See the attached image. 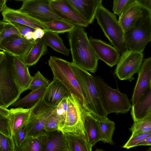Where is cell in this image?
<instances>
[{
    "instance_id": "f5cc1de1",
    "label": "cell",
    "mask_w": 151,
    "mask_h": 151,
    "mask_svg": "<svg viewBox=\"0 0 151 151\" xmlns=\"http://www.w3.org/2000/svg\"><path fill=\"white\" fill-rule=\"evenodd\" d=\"M1 140H0V151H1Z\"/></svg>"
},
{
    "instance_id": "816d5d0a",
    "label": "cell",
    "mask_w": 151,
    "mask_h": 151,
    "mask_svg": "<svg viewBox=\"0 0 151 151\" xmlns=\"http://www.w3.org/2000/svg\"><path fill=\"white\" fill-rule=\"evenodd\" d=\"M15 0L18 1H22L23 2L26 0Z\"/></svg>"
},
{
    "instance_id": "3957f363",
    "label": "cell",
    "mask_w": 151,
    "mask_h": 151,
    "mask_svg": "<svg viewBox=\"0 0 151 151\" xmlns=\"http://www.w3.org/2000/svg\"><path fill=\"white\" fill-rule=\"evenodd\" d=\"M0 64V107L7 109L22 93L15 81L12 55L7 52Z\"/></svg>"
},
{
    "instance_id": "7402d4cb",
    "label": "cell",
    "mask_w": 151,
    "mask_h": 151,
    "mask_svg": "<svg viewBox=\"0 0 151 151\" xmlns=\"http://www.w3.org/2000/svg\"><path fill=\"white\" fill-rule=\"evenodd\" d=\"M70 93L67 88L59 81L53 78L47 87L43 97L48 104L57 106L63 98Z\"/></svg>"
},
{
    "instance_id": "5bb4252c",
    "label": "cell",
    "mask_w": 151,
    "mask_h": 151,
    "mask_svg": "<svg viewBox=\"0 0 151 151\" xmlns=\"http://www.w3.org/2000/svg\"><path fill=\"white\" fill-rule=\"evenodd\" d=\"M138 73V77L131 101L135 104L150 87H151V58L144 60Z\"/></svg>"
},
{
    "instance_id": "60d3db41",
    "label": "cell",
    "mask_w": 151,
    "mask_h": 151,
    "mask_svg": "<svg viewBox=\"0 0 151 151\" xmlns=\"http://www.w3.org/2000/svg\"><path fill=\"white\" fill-rule=\"evenodd\" d=\"M25 125L20 128L13 135L16 148L21 145L25 138Z\"/></svg>"
},
{
    "instance_id": "b9f144b4",
    "label": "cell",
    "mask_w": 151,
    "mask_h": 151,
    "mask_svg": "<svg viewBox=\"0 0 151 151\" xmlns=\"http://www.w3.org/2000/svg\"><path fill=\"white\" fill-rule=\"evenodd\" d=\"M10 23L14 26L17 29L20 34L23 36H24L29 32H34L35 29L28 26L18 23L14 22H11Z\"/></svg>"
},
{
    "instance_id": "277c9868",
    "label": "cell",
    "mask_w": 151,
    "mask_h": 151,
    "mask_svg": "<svg viewBox=\"0 0 151 151\" xmlns=\"http://www.w3.org/2000/svg\"><path fill=\"white\" fill-rule=\"evenodd\" d=\"M95 18L106 37L119 52L122 54L127 51L125 33L115 14L101 4L97 10Z\"/></svg>"
},
{
    "instance_id": "f546056e",
    "label": "cell",
    "mask_w": 151,
    "mask_h": 151,
    "mask_svg": "<svg viewBox=\"0 0 151 151\" xmlns=\"http://www.w3.org/2000/svg\"><path fill=\"white\" fill-rule=\"evenodd\" d=\"M42 136L25 138L21 145L16 148L15 151H42Z\"/></svg>"
},
{
    "instance_id": "2e32d148",
    "label": "cell",
    "mask_w": 151,
    "mask_h": 151,
    "mask_svg": "<svg viewBox=\"0 0 151 151\" xmlns=\"http://www.w3.org/2000/svg\"><path fill=\"white\" fill-rule=\"evenodd\" d=\"M1 12L3 20L5 21L22 24L35 29L40 28L45 31L48 30V28L44 23L19 10L9 8L6 5Z\"/></svg>"
},
{
    "instance_id": "ac0fdd59",
    "label": "cell",
    "mask_w": 151,
    "mask_h": 151,
    "mask_svg": "<svg viewBox=\"0 0 151 151\" xmlns=\"http://www.w3.org/2000/svg\"><path fill=\"white\" fill-rule=\"evenodd\" d=\"M13 70L15 81L22 93L29 90L32 78L28 67L23 59L12 55Z\"/></svg>"
},
{
    "instance_id": "c3c4849f",
    "label": "cell",
    "mask_w": 151,
    "mask_h": 151,
    "mask_svg": "<svg viewBox=\"0 0 151 151\" xmlns=\"http://www.w3.org/2000/svg\"><path fill=\"white\" fill-rule=\"evenodd\" d=\"M5 0H0V13L2 12L6 5Z\"/></svg>"
},
{
    "instance_id": "f35d334b",
    "label": "cell",
    "mask_w": 151,
    "mask_h": 151,
    "mask_svg": "<svg viewBox=\"0 0 151 151\" xmlns=\"http://www.w3.org/2000/svg\"><path fill=\"white\" fill-rule=\"evenodd\" d=\"M14 35H21L16 28L10 23L4 28L0 35V43L5 38Z\"/></svg>"
},
{
    "instance_id": "484cf974",
    "label": "cell",
    "mask_w": 151,
    "mask_h": 151,
    "mask_svg": "<svg viewBox=\"0 0 151 151\" xmlns=\"http://www.w3.org/2000/svg\"><path fill=\"white\" fill-rule=\"evenodd\" d=\"M42 38L47 46L50 47L55 51L66 56L69 55L70 49L64 45L63 40L58 34L46 31Z\"/></svg>"
},
{
    "instance_id": "603a6c76",
    "label": "cell",
    "mask_w": 151,
    "mask_h": 151,
    "mask_svg": "<svg viewBox=\"0 0 151 151\" xmlns=\"http://www.w3.org/2000/svg\"><path fill=\"white\" fill-rule=\"evenodd\" d=\"M30 108L16 107L9 109L7 116L12 136L20 128L26 125Z\"/></svg>"
},
{
    "instance_id": "4fadbf2b",
    "label": "cell",
    "mask_w": 151,
    "mask_h": 151,
    "mask_svg": "<svg viewBox=\"0 0 151 151\" xmlns=\"http://www.w3.org/2000/svg\"><path fill=\"white\" fill-rule=\"evenodd\" d=\"M50 4L55 13L63 19L84 27L89 24L67 0H51Z\"/></svg>"
},
{
    "instance_id": "44dd1931",
    "label": "cell",
    "mask_w": 151,
    "mask_h": 151,
    "mask_svg": "<svg viewBox=\"0 0 151 151\" xmlns=\"http://www.w3.org/2000/svg\"><path fill=\"white\" fill-rule=\"evenodd\" d=\"M131 108V114L134 122L151 117V87Z\"/></svg>"
},
{
    "instance_id": "ab89813d",
    "label": "cell",
    "mask_w": 151,
    "mask_h": 151,
    "mask_svg": "<svg viewBox=\"0 0 151 151\" xmlns=\"http://www.w3.org/2000/svg\"><path fill=\"white\" fill-rule=\"evenodd\" d=\"M0 132L6 136L13 137L7 116L0 113Z\"/></svg>"
},
{
    "instance_id": "7bdbcfd3",
    "label": "cell",
    "mask_w": 151,
    "mask_h": 151,
    "mask_svg": "<svg viewBox=\"0 0 151 151\" xmlns=\"http://www.w3.org/2000/svg\"><path fill=\"white\" fill-rule=\"evenodd\" d=\"M136 2L144 9L151 12V0H136Z\"/></svg>"
},
{
    "instance_id": "ba28073f",
    "label": "cell",
    "mask_w": 151,
    "mask_h": 151,
    "mask_svg": "<svg viewBox=\"0 0 151 151\" xmlns=\"http://www.w3.org/2000/svg\"><path fill=\"white\" fill-rule=\"evenodd\" d=\"M128 50L142 52L151 40V12L147 10L128 31L125 33Z\"/></svg>"
},
{
    "instance_id": "1f68e13d",
    "label": "cell",
    "mask_w": 151,
    "mask_h": 151,
    "mask_svg": "<svg viewBox=\"0 0 151 151\" xmlns=\"http://www.w3.org/2000/svg\"><path fill=\"white\" fill-rule=\"evenodd\" d=\"M129 130L132 134L145 133L151 131V117L134 122Z\"/></svg>"
},
{
    "instance_id": "ee69618b",
    "label": "cell",
    "mask_w": 151,
    "mask_h": 151,
    "mask_svg": "<svg viewBox=\"0 0 151 151\" xmlns=\"http://www.w3.org/2000/svg\"><path fill=\"white\" fill-rule=\"evenodd\" d=\"M45 30L40 28L35 29L33 32L32 39L36 40L38 39L42 38L44 35Z\"/></svg>"
},
{
    "instance_id": "8d00e7d4",
    "label": "cell",
    "mask_w": 151,
    "mask_h": 151,
    "mask_svg": "<svg viewBox=\"0 0 151 151\" xmlns=\"http://www.w3.org/2000/svg\"><path fill=\"white\" fill-rule=\"evenodd\" d=\"M136 2V0H113L114 13L119 16L127 9Z\"/></svg>"
},
{
    "instance_id": "db71d44e",
    "label": "cell",
    "mask_w": 151,
    "mask_h": 151,
    "mask_svg": "<svg viewBox=\"0 0 151 151\" xmlns=\"http://www.w3.org/2000/svg\"><path fill=\"white\" fill-rule=\"evenodd\" d=\"M6 1H8V0H5Z\"/></svg>"
},
{
    "instance_id": "4316f807",
    "label": "cell",
    "mask_w": 151,
    "mask_h": 151,
    "mask_svg": "<svg viewBox=\"0 0 151 151\" xmlns=\"http://www.w3.org/2000/svg\"><path fill=\"white\" fill-rule=\"evenodd\" d=\"M46 88H43L32 90L27 95L17 100L11 106L31 108L44 96Z\"/></svg>"
},
{
    "instance_id": "d6a6232c",
    "label": "cell",
    "mask_w": 151,
    "mask_h": 151,
    "mask_svg": "<svg viewBox=\"0 0 151 151\" xmlns=\"http://www.w3.org/2000/svg\"><path fill=\"white\" fill-rule=\"evenodd\" d=\"M50 81L46 78L39 71L32 77L29 89L33 90L37 89L46 88L50 83Z\"/></svg>"
},
{
    "instance_id": "f907efd6",
    "label": "cell",
    "mask_w": 151,
    "mask_h": 151,
    "mask_svg": "<svg viewBox=\"0 0 151 151\" xmlns=\"http://www.w3.org/2000/svg\"><path fill=\"white\" fill-rule=\"evenodd\" d=\"M6 55L5 52L4 51H0V64L4 59Z\"/></svg>"
},
{
    "instance_id": "e0dca14e",
    "label": "cell",
    "mask_w": 151,
    "mask_h": 151,
    "mask_svg": "<svg viewBox=\"0 0 151 151\" xmlns=\"http://www.w3.org/2000/svg\"><path fill=\"white\" fill-rule=\"evenodd\" d=\"M42 151H68L65 134L60 130L46 131L42 136Z\"/></svg>"
},
{
    "instance_id": "74e56055",
    "label": "cell",
    "mask_w": 151,
    "mask_h": 151,
    "mask_svg": "<svg viewBox=\"0 0 151 151\" xmlns=\"http://www.w3.org/2000/svg\"><path fill=\"white\" fill-rule=\"evenodd\" d=\"M1 151H15L16 146L13 137L5 135L0 132Z\"/></svg>"
},
{
    "instance_id": "d6986e66",
    "label": "cell",
    "mask_w": 151,
    "mask_h": 151,
    "mask_svg": "<svg viewBox=\"0 0 151 151\" xmlns=\"http://www.w3.org/2000/svg\"><path fill=\"white\" fill-rule=\"evenodd\" d=\"M89 24L95 19L96 14L103 0H67Z\"/></svg>"
},
{
    "instance_id": "7dc6e473",
    "label": "cell",
    "mask_w": 151,
    "mask_h": 151,
    "mask_svg": "<svg viewBox=\"0 0 151 151\" xmlns=\"http://www.w3.org/2000/svg\"><path fill=\"white\" fill-rule=\"evenodd\" d=\"M9 22L3 20H0V35L5 27Z\"/></svg>"
},
{
    "instance_id": "8fae6325",
    "label": "cell",
    "mask_w": 151,
    "mask_h": 151,
    "mask_svg": "<svg viewBox=\"0 0 151 151\" xmlns=\"http://www.w3.org/2000/svg\"><path fill=\"white\" fill-rule=\"evenodd\" d=\"M50 1L51 0H26L19 10L43 23L54 20H64L55 13Z\"/></svg>"
},
{
    "instance_id": "ffe728a7",
    "label": "cell",
    "mask_w": 151,
    "mask_h": 151,
    "mask_svg": "<svg viewBox=\"0 0 151 151\" xmlns=\"http://www.w3.org/2000/svg\"><path fill=\"white\" fill-rule=\"evenodd\" d=\"M146 11L135 2L119 16L118 21L124 33L128 31L134 25Z\"/></svg>"
},
{
    "instance_id": "7c38bea8",
    "label": "cell",
    "mask_w": 151,
    "mask_h": 151,
    "mask_svg": "<svg viewBox=\"0 0 151 151\" xmlns=\"http://www.w3.org/2000/svg\"><path fill=\"white\" fill-rule=\"evenodd\" d=\"M35 40H28L21 35L6 38L0 43V50L23 59L34 43Z\"/></svg>"
},
{
    "instance_id": "bcb514c9",
    "label": "cell",
    "mask_w": 151,
    "mask_h": 151,
    "mask_svg": "<svg viewBox=\"0 0 151 151\" xmlns=\"http://www.w3.org/2000/svg\"><path fill=\"white\" fill-rule=\"evenodd\" d=\"M9 112V109L0 107V113L4 115L7 116Z\"/></svg>"
},
{
    "instance_id": "cb8c5ba5",
    "label": "cell",
    "mask_w": 151,
    "mask_h": 151,
    "mask_svg": "<svg viewBox=\"0 0 151 151\" xmlns=\"http://www.w3.org/2000/svg\"><path fill=\"white\" fill-rule=\"evenodd\" d=\"M47 46L42 38L35 40L31 49L23 58L28 67L35 65L41 57L46 53Z\"/></svg>"
},
{
    "instance_id": "f1b7e54d",
    "label": "cell",
    "mask_w": 151,
    "mask_h": 151,
    "mask_svg": "<svg viewBox=\"0 0 151 151\" xmlns=\"http://www.w3.org/2000/svg\"><path fill=\"white\" fill-rule=\"evenodd\" d=\"M68 151H91L92 147L85 138L70 133L65 134Z\"/></svg>"
},
{
    "instance_id": "4dcf8cb0",
    "label": "cell",
    "mask_w": 151,
    "mask_h": 151,
    "mask_svg": "<svg viewBox=\"0 0 151 151\" xmlns=\"http://www.w3.org/2000/svg\"><path fill=\"white\" fill-rule=\"evenodd\" d=\"M44 23L48 28V31L57 34L68 32L75 26L74 24L60 19L54 20Z\"/></svg>"
},
{
    "instance_id": "8992f818",
    "label": "cell",
    "mask_w": 151,
    "mask_h": 151,
    "mask_svg": "<svg viewBox=\"0 0 151 151\" xmlns=\"http://www.w3.org/2000/svg\"><path fill=\"white\" fill-rule=\"evenodd\" d=\"M48 64L53 78L58 79L63 84L70 93L75 95L84 107L91 114L70 62L60 58L51 56L48 60Z\"/></svg>"
},
{
    "instance_id": "d4e9b609",
    "label": "cell",
    "mask_w": 151,
    "mask_h": 151,
    "mask_svg": "<svg viewBox=\"0 0 151 151\" xmlns=\"http://www.w3.org/2000/svg\"><path fill=\"white\" fill-rule=\"evenodd\" d=\"M84 127L87 140L92 147L101 141L97 120L90 113H88L85 117Z\"/></svg>"
},
{
    "instance_id": "5b68a950",
    "label": "cell",
    "mask_w": 151,
    "mask_h": 151,
    "mask_svg": "<svg viewBox=\"0 0 151 151\" xmlns=\"http://www.w3.org/2000/svg\"><path fill=\"white\" fill-rule=\"evenodd\" d=\"M93 76L107 114L127 113L132 106L127 95L121 92L118 88H112L100 77Z\"/></svg>"
},
{
    "instance_id": "e575fe53",
    "label": "cell",
    "mask_w": 151,
    "mask_h": 151,
    "mask_svg": "<svg viewBox=\"0 0 151 151\" xmlns=\"http://www.w3.org/2000/svg\"><path fill=\"white\" fill-rule=\"evenodd\" d=\"M151 136V131L143 133H135L132 134L123 147L129 149L136 147L137 145L144 139Z\"/></svg>"
},
{
    "instance_id": "83f0119b",
    "label": "cell",
    "mask_w": 151,
    "mask_h": 151,
    "mask_svg": "<svg viewBox=\"0 0 151 151\" xmlns=\"http://www.w3.org/2000/svg\"><path fill=\"white\" fill-rule=\"evenodd\" d=\"M101 138V141L104 143L113 145V135L115 129V123L108 118L101 120H97Z\"/></svg>"
},
{
    "instance_id": "836d02e7",
    "label": "cell",
    "mask_w": 151,
    "mask_h": 151,
    "mask_svg": "<svg viewBox=\"0 0 151 151\" xmlns=\"http://www.w3.org/2000/svg\"><path fill=\"white\" fill-rule=\"evenodd\" d=\"M63 126L59 119L52 111L46 121L44 129L45 131H61Z\"/></svg>"
},
{
    "instance_id": "d590c367",
    "label": "cell",
    "mask_w": 151,
    "mask_h": 151,
    "mask_svg": "<svg viewBox=\"0 0 151 151\" xmlns=\"http://www.w3.org/2000/svg\"><path fill=\"white\" fill-rule=\"evenodd\" d=\"M67 97L63 98L52 111L59 119L63 126L66 119L67 110Z\"/></svg>"
},
{
    "instance_id": "9c48e42d",
    "label": "cell",
    "mask_w": 151,
    "mask_h": 151,
    "mask_svg": "<svg viewBox=\"0 0 151 151\" xmlns=\"http://www.w3.org/2000/svg\"><path fill=\"white\" fill-rule=\"evenodd\" d=\"M56 106L48 104L43 97L30 108L25 125V138L41 136L45 133L46 121Z\"/></svg>"
},
{
    "instance_id": "52a82bcc",
    "label": "cell",
    "mask_w": 151,
    "mask_h": 151,
    "mask_svg": "<svg viewBox=\"0 0 151 151\" xmlns=\"http://www.w3.org/2000/svg\"><path fill=\"white\" fill-rule=\"evenodd\" d=\"M67 98L66 117L61 131L64 134L70 133L80 136L87 139L84 122L86 115L90 112L73 94L70 93Z\"/></svg>"
},
{
    "instance_id": "681fc988",
    "label": "cell",
    "mask_w": 151,
    "mask_h": 151,
    "mask_svg": "<svg viewBox=\"0 0 151 151\" xmlns=\"http://www.w3.org/2000/svg\"><path fill=\"white\" fill-rule=\"evenodd\" d=\"M33 32H29L24 36V37L28 40L32 39Z\"/></svg>"
},
{
    "instance_id": "6da1fadb",
    "label": "cell",
    "mask_w": 151,
    "mask_h": 151,
    "mask_svg": "<svg viewBox=\"0 0 151 151\" xmlns=\"http://www.w3.org/2000/svg\"><path fill=\"white\" fill-rule=\"evenodd\" d=\"M83 27L75 25L73 29L68 32L70 50L73 62L93 73L97 70L99 59Z\"/></svg>"
},
{
    "instance_id": "30bf717a",
    "label": "cell",
    "mask_w": 151,
    "mask_h": 151,
    "mask_svg": "<svg viewBox=\"0 0 151 151\" xmlns=\"http://www.w3.org/2000/svg\"><path fill=\"white\" fill-rule=\"evenodd\" d=\"M144 55L142 52L127 50L120 57L114 73L121 80L132 81L133 75L138 73L142 64Z\"/></svg>"
},
{
    "instance_id": "9a60e30c",
    "label": "cell",
    "mask_w": 151,
    "mask_h": 151,
    "mask_svg": "<svg viewBox=\"0 0 151 151\" xmlns=\"http://www.w3.org/2000/svg\"><path fill=\"white\" fill-rule=\"evenodd\" d=\"M89 39L99 60H102L111 67L116 65L120 54L114 47L101 40L91 37Z\"/></svg>"
},
{
    "instance_id": "f6af8a7d",
    "label": "cell",
    "mask_w": 151,
    "mask_h": 151,
    "mask_svg": "<svg viewBox=\"0 0 151 151\" xmlns=\"http://www.w3.org/2000/svg\"><path fill=\"white\" fill-rule=\"evenodd\" d=\"M151 145V136L142 140L136 145V146L140 145L150 146Z\"/></svg>"
},
{
    "instance_id": "7a4b0ae2",
    "label": "cell",
    "mask_w": 151,
    "mask_h": 151,
    "mask_svg": "<svg viewBox=\"0 0 151 151\" xmlns=\"http://www.w3.org/2000/svg\"><path fill=\"white\" fill-rule=\"evenodd\" d=\"M70 63L91 114L97 120L107 118L93 76L73 62Z\"/></svg>"
}]
</instances>
